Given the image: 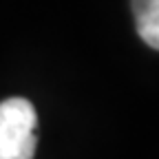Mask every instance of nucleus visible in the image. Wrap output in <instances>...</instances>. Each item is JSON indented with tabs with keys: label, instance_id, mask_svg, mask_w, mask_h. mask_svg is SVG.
I'll use <instances>...</instances> for the list:
<instances>
[{
	"label": "nucleus",
	"instance_id": "1",
	"mask_svg": "<svg viewBox=\"0 0 159 159\" xmlns=\"http://www.w3.org/2000/svg\"><path fill=\"white\" fill-rule=\"evenodd\" d=\"M38 113L25 97L0 102V159H33L38 148Z\"/></svg>",
	"mask_w": 159,
	"mask_h": 159
},
{
	"label": "nucleus",
	"instance_id": "2",
	"mask_svg": "<svg viewBox=\"0 0 159 159\" xmlns=\"http://www.w3.org/2000/svg\"><path fill=\"white\" fill-rule=\"evenodd\" d=\"M130 9L139 38L159 51V0H130Z\"/></svg>",
	"mask_w": 159,
	"mask_h": 159
}]
</instances>
